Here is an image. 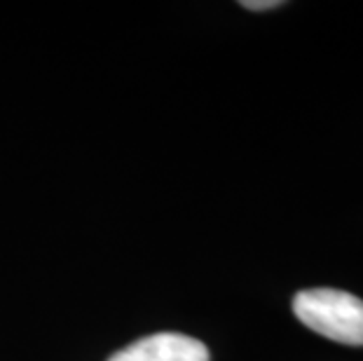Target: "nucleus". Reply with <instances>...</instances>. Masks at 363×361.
<instances>
[{"label":"nucleus","instance_id":"2","mask_svg":"<svg viewBox=\"0 0 363 361\" xmlns=\"http://www.w3.org/2000/svg\"><path fill=\"white\" fill-rule=\"evenodd\" d=\"M108 361H208V350L197 338L183 333H155L131 343Z\"/></svg>","mask_w":363,"mask_h":361},{"label":"nucleus","instance_id":"1","mask_svg":"<svg viewBox=\"0 0 363 361\" xmlns=\"http://www.w3.org/2000/svg\"><path fill=\"white\" fill-rule=\"evenodd\" d=\"M293 312L328 340L363 348V301L340 289H307L293 298Z\"/></svg>","mask_w":363,"mask_h":361},{"label":"nucleus","instance_id":"3","mask_svg":"<svg viewBox=\"0 0 363 361\" xmlns=\"http://www.w3.org/2000/svg\"><path fill=\"white\" fill-rule=\"evenodd\" d=\"M246 10L260 12V10H272V7H281V0H244L242 3Z\"/></svg>","mask_w":363,"mask_h":361}]
</instances>
